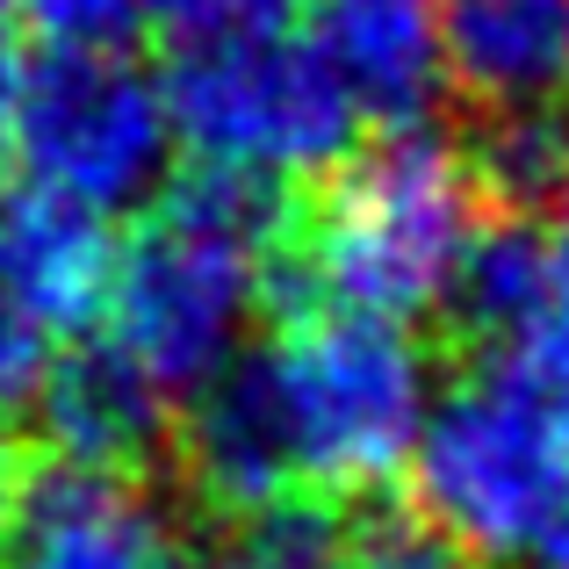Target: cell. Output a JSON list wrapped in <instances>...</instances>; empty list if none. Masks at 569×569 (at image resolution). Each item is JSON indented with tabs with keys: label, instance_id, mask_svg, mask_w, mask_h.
I'll list each match as a JSON object with an SVG mask.
<instances>
[{
	"label": "cell",
	"instance_id": "277c9868",
	"mask_svg": "<svg viewBox=\"0 0 569 569\" xmlns=\"http://www.w3.org/2000/svg\"><path fill=\"white\" fill-rule=\"evenodd\" d=\"M167 80L173 144L194 173L238 188H318L361 144V109L325 66V51L289 22H209L181 37Z\"/></svg>",
	"mask_w": 569,
	"mask_h": 569
},
{
	"label": "cell",
	"instance_id": "9a60e30c",
	"mask_svg": "<svg viewBox=\"0 0 569 569\" xmlns=\"http://www.w3.org/2000/svg\"><path fill=\"white\" fill-rule=\"evenodd\" d=\"M238 569H347L353 527L332 512V498H289L274 512L238 527Z\"/></svg>",
	"mask_w": 569,
	"mask_h": 569
},
{
	"label": "cell",
	"instance_id": "ffe728a7",
	"mask_svg": "<svg viewBox=\"0 0 569 569\" xmlns=\"http://www.w3.org/2000/svg\"><path fill=\"white\" fill-rule=\"evenodd\" d=\"M223 0H130V22L138 29H167V37H194V29L217 22Z\"/></svg>",
	"mask_w": 569,
	"mask_h": 569
},
{
	"label": "cell",
	"instance_id": "52a82bcc",
	"mask_svg": "<svg viewBox=\"0 0 569 569\" xmlns=\"http://www.w3.org/2000/svg\"><path fill=\"white\" fill-rule=\"evenodd\" d=\"M0 569H181L173 519L138 476L43 461L14 490Z\"/></svg>",
	"mask_w": 569,
	"mask_h": 569
},
{
	"label": "cell",
	"instance_id": "d6986e66",
	"mask_svg": "<svg viewBox=\"0 0 569 569\" xmlns=\"http://www.w3.org/2000/svg\"><path fill=\"white\" fill-rule=\"evenodd\" d=\"M541 260H548V310H541L533 353H548V361L569 376V194L548 209V223H541Z\"/></svg>",
	"mask_w": 569,
	"mask_h": 569
},
{
	"label": "cell",
	"instance_id": "2e32d148",
	"mask_svg": "<svg viewBox=\"0 0 569 569\" xmlns=\"http://www.w3.org/2000/svg\"><path fill=\"white\" fill-rule=\"evenodd\" d=\"M347 569H498V562H483L476 548L447 541V533L418 512H389V519L353 527V562Z\"/></svg>",
	"mask_w": 569,
	"mask_h": 569
},
{
	"label": "cell",
	"instance_id": "7a4b0ae2",
	"mask_svg": "<svg viewBox=\"0 0 569 569\" xmlns=\"http://www.w3.org/2000/svg\"><path fill=\"white\" fill-rule=\"evenodd\" d=\"M483 188L455 138L426 123L353 144L289 223L281 318L303 303L418 325L447 310L469 246L483 238Z\"/></svg>",
	"mask_w": 569,
	"mask_h": 569
},
{
	"label": "cell",
	"instance_id": "603a6c76",
	"mask_svg": "<svg viewBox=\"0 0 569 569\" xmlns=\"http://www.w3.org/2000/svg\"><path fill=\"white\" fill-rule=\"evenodd\" d=\"M231 14H246V22H289V14H303L310 0H223Z\"/></svg>",
	"mask_w": 569,
	"mask_h": 569
},
{
	"label": "cell",
	"instance_id": "44dd1931",
	"mask_svg": "<svg viewBox=\"0 0 569 569\" xmlns=\"http://www.w3.org/2000/svg\"><path fill=\"white\" fill-rule=\"evenodd\" d=\"M527 569H569V490H562L556 519L541 527V541L527 548Z\"/></svg>",
	"mask_w": 569,
	"mask_h": 569
},
{
	"label": "cell",
	"instance_id": "6da1fadb",
	"mask_svg": "<svg viewBox=\"0 0 569 569\" xmlns=\"http://www.w3.org/2000/svg\"><path fill=\"white\" fill-rule=\"evenodd\" d=\"M281 260L289 217L274 194L188 173L116 238L101 339L181 403L252 347L267 310H281Z\"/></svg>",
	"mask_w": 569,
	"mask_h": 569
},
{
	"label": "cell",
	"instance_id": "8992f818",
	"mask_svg": "<svg viewBox=\"0 0 569 569\" xmlns=\"http://www.w3.org/2000/svg\"><path fill=\"white\" fill-rule=\"evenodd\" d=\"M167 80L123 43H43L0 94V159L22 188L94 217L144 209L173 167Z\"/></svg>",
	"mask_w": 569,
	"mask_h": 569
},
{
	"label": "cell",
	"instance_id": "3957f363",
	"mask_svg": "<svg viewBox=\"0 0 569 569\" xmlns=\"http://www.w3.org/2000/svg\"><path fill=\"white\" fill-rule=\"evenodd\" d=\"M418 519L483 562H527L569 490V376L548 353H483L440 382L411 447Z\"/></svg>",
	"mask_w": 569,
	"mask_h": 569
},
{
	"label": "cell",
	"instance_id": "7c38bea8",
	"mask_svg": "<svg viewBox=\"0 0 569 569\" xmlns=\"http://www.w3.org/2000/svg\"><path fill=\"white\" fill-rule=\"evenodd\" d=\"M447 87L483 109L569 101V0H440Z\"/></svg>",
	"mask_w": 569,
	"mask_h": 569
},
{
	"label": "cell",
	"instance_id": "7402d4cb",
	"mask_svg": "<svg viewBox=\"0 0 569 569\" xmlns=\"http://www.w3.org/2000/svg\"><path fill=\"white\" fill-rule=\"evenodd\" d=\"M14 37H22V8H14V0H0V94H8L14 66H22V51H14Z\"/></svg>",
	"mask_w": 569,
	"mask_h": 569
},
{
	"label": "cell",
	"instance_id": "30bf717a",
	"mask_svg": "<svg viewBox=\"0 0 569 569\" xmlns=\"http://www.w3.org/2000/svg\"><path fill=\"white\" fill-rule=\"evenodd\" d=\"M109 267H116L109 217L22 181L0 188V296L29 325H43L58 347H72L87 325H101Z\"/></svg>",
	"mask_w": 569,
	"mask_h": 569
},
{
	"label": "cell",
	"instance_id": "ac0fdd59",
	"mask_svg": "<svg viewBox=\"0 0 569 569\" xmlns=\"http://www.w3.org/2000/svg\"><path fill=\"white\" fill-rule=\"evenodd\" d=\"M51 361H58V339L43 332V325H29L22 310L0 296V411H29V397L51 376Z\"/></svg>",
	"mask_w": 569,
	"mask_h": 569
},
{
	"label": "cell",
	"instance_id": "5b68a950",
	"mask_svg": "<svg viewBox=\"0 0 569 569\" xmlns=\"http://www.w3.org/2000/svg\"><path fill=\"white\" fill-rule=\"evenodd\" d=\"M274 397L303 498H361L411 469L432 397V361L411 325L368 310L303 303L267 347H252Z\"/></svg>",
	"mask_w": 569,
	"mask_h": 569
},
{
	"label": "cell",
	"instance_id": "e0dca14e",
	"mask_svg": "<svg viewBox=\"0 0 569 569\" xmlns=\"http://www.w3.org/2000/svg\"><path fill=\"white\" fill-rule=\"evenodd\" d=\"M22 29H37L43 43H123L130 29V0H14Z\"/></svg>",
	"mask_w": 569,
	"mask_h": 569
},
{
	"label": "cell",
	"instance_id": "5bb4252c",
	"mask_svg": "<svg viewBox=\"0 0 569 569\" xmlns=\"http://www.w3.org/2000/svg\"><path fill=\"white\" fill-rule=\"evenodd\" d=\"M469 167L483 202L512 209H556L569 194V101H519V109H483L469 130Z\"/></svg>",
	"mask_w": 569,
	"mask_h": 569
},
{
	"label": "cell",
	"instance_id": "9c48e42d",
	"mask_svg": "<svg viewBox=\"0 0 569 569\" xmlns=\"http://www.w3.org/2000/svg\"><path fill=\"white\" fill-rule=\"evenodd\" d=\"M303 14H310L303 37L339 72L361 123L382 130L426 123L432 101L447 94L440 0H310Z\"/></svg>",
	"mask_w": 569,
	"mask_h": 569
},
{
	"label": "cell",
	"instance_id": "8fae6325",
	"mask_svg": "<svg viewBox=\"0 0 569 569\" xmlns=\"http://www.w3.org/2000/svg\"><path fill=\"white\" fill-rule=\"evenodd\" d=\"M29 411H37V432L51 447V461L138 476L152 461V447L167 440L173 397L152 376H138L109 339H72V347H58L51 376L29 397Z\"/></svg>",
	"mask_w": 569,
	"mask_h": 569
},
{
	"label": "cell",
	"instance_id": "ba28073f",
	"mask_svg": "<svg viewBox=\"0 0 569 569\" xmlns=\"http://www.w3.org/2000/svg\"><path fill=\"white\" fill-rule=\"evenodd\" d=\"M173 461H181V483L194 490V498H202L209 512L238 519V527L260 519V512H274V505H289V498H303L252 347L238 353L223 376H209L194 397H181V418H173Z\"/></svg>",
	"mask_w": 569,
	"mask_h": 569
},
{
	"label": "cell",
	"instance_id": "cb8c5ba5",
	"mask_svg": "<svg viewBox=\"0 0 569 569\" xmlns=\"http://www.w3.org/2000/svg\"><path fill=\"white\" fill-rule=\"evenodd\" d=\"M181 569H238V556H202V562H181Z\"/></svg>",
	"mask_w": 569,
	"mask_h": 569
},
{
	"label": "cell",
	"instance_id": "4fadbf2b",
	"mask_svg": "<svg viewBox=\"0 0 569 569\" xmlns=\"http://www.w3.org/2000/svg\"><path fill=\"white\" fill-rule=\"evenodd\" d=\"M541 310H548L541 231L519 223V217L483 223V238L469 246V260H461V274H455L447 318H455L483 353H533Z\"/></svg>",
	"mask_w": 569,
	"mask_h": 569
}]
</instances>
